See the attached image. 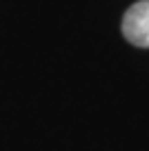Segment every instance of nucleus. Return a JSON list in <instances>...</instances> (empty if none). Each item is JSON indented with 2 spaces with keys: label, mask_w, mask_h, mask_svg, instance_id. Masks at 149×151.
Listing matches in <instances>:
<instances>
[{
  "label": "nucleus",
  "mask_w": 149,
  "mask_h": 151,
  "mask_svg": "<svg viewBox=\"0 0 149 151\" xmlns=\"http://www.w3.org/2000/svg\"><path fill=\"white\" fill-rule=\"evenodd\" d=\"M122 36L134 47L149 49V0H138L122 18Z\"/></svg>",
  "instance_id": "nucleus-1"
}]
</instances>
